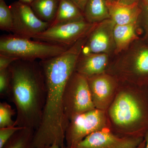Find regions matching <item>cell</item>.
<instances>
[{"mask_svg": "<svg viewBox=\"0 0 148 148\" xmlns=\"http://www.w3.org/2000/svg\"><path fill=\"white\" fill-rule=\"evenodd\" d=\"M21 128L18 126L0 128V148H2L12 135Z\"/></svg>", "mask_w": 148, "mask_h": 148, "instance_id": "603a6c76", "label": "cell"}, {"mask_svg": "<svg viewBox=\"0 0 148 148\" xmlns=\"http://www.w3.org/2000/svg\"><path fill=\"white\" fill-rule=\"evenodd\" d=\"M11 73L9 67L0 71V95L2 98L8 97L10 92Z\"/></svg>", "mask_w": 148, "mask_h": 148, "instance_id": "7402d4cb", "label": "cell"}, {"mask_svg": "<svg viewBox=\"0 0 148 148\" xmlns=\"http://www.w3.org/2000/svg\"><path fill=\"white\" fill-rule=\"evenodd\" d=\"M11 82L9 96L16 107L15 126L38 129L45 105L47 88L39 62L18 60L9 66Z\"/></svg>", "mask_w": 148, "mask_h": 148, "instance_id": "6da1fadb", "label": "cell"}, {"mask_svg": "<svg viewBox=\"0 0 148 148\" xmlns=\"http://www.w3.org/2000/svg\"><path fill=\"white\" fill-rule=\"evenodd\" d=\"M139 3L140 4H148V0H140Z\"/></svg>", "mask_w": 148, "mask_h": 148, "instance_id": "f546056e", "label": "cell"}, {"mask_svg": "<svg viewBox=\"0 0 148 148\" xmlns=\"http://www.w3.org/2000/svg\"><path fill=\"white\" fill-rule=\"evenodd\" d=\"M114 1L125 5H130L139 3V0H115Z\"/></svg>", "mask_w": 148, "mask_h": 148, "instance_id": "484cf974", "label": "cell"}, {"mask_svg": "<svg viewBox=\"0 0 148 148\" xmlns=\"http://www.w3.org/2000/svg\"><path fill=\"white\" fill-rule=\"evenodd\" d=\"M119 82L148 85V42L140 37L127 48L110 56L106 71Z\"/></svg>", "mask_w": 148, "mask_h": 148, "instance_id": "3957f363", "label": "cell"}, {"mask_svg": "<svg viewBox=\"0 0 148 148\" xmlns=\"http://www.w3.org/2000/svg\"><path fill=\"white\" fill-rule=\"evenodd\" d=\"M113 34L115 44L114 55L126 49L133 42L140 38L137 22L125 25L115 24Z\"/></svg>", "mask_w": 148, "mask_h": 148, "instance_id": "5bb4252c", "label": "cell"}, {"mask_svg": "<svg viewBox=\"0 0 148 148\" xmlns=\"http://www.w3.org/2000/svg\"><path fill=\"white\" fill-rule=\"evenodd\" d=\"M35 0H18V1H19L29 5L31 4Z\"/></svg>", "mask_w": 148, "mask_h": 148, "instance_id": "4316f807", "label": "cell"}, {"mask_svg": "<svg viewBox=\"0 0 148 148\" xmlns=\"http://www.w3.org/2000/svg\"><path fill=\"white\" fill-rule=\"evenodd\" d=\"M144 139L146 141V146L145 148H148V130L144 137Z\"/></svg>", "mask_w": 148, "mask_h": 148, "instance_id": "83f0119b", "label": "cell"}, {"mask_svg": "<svg viewBox=\"0 0 148 148\" xmlns=\"http://www.w3.org/2000/svg\"><path fill=\"white\" fill-rule=\"evenodd\" d=\"M111 19L116 25H125L137 22L141 11L139 3L130 5L116 1H107Z\"/></svg>", "mask_w": 148, "mask_h": 148, "instance_id": "4fadbf2b", "label": "cell"}, {"mask_svg": "<svg viewBox=\"0 0 148 148\" xmlns=\"http://www.w3.org/2000/svg\"><path fill=\"white\" fill-rule=\"evenodd\" d=\"M106 128L109 129L106 111L95 108L79 114L70 121L65 137L66 148H73L88 135Z\"/></svg>", "mask_w": 148, "mask_h": 148, "instance_id": "8992f818", "label": "cell"}, {"mask_svg": "<svg viewBox=\"0 0 148 148\" xmlns=\"http://www.w3.org/2000/svg\"><path fill=\"white\" fill-rule=\"evenodd\" d=\"M10 7L13 16L11 32L14 36L32 39L50 27L49 23L37 17L29 5L18 1L12 3Z\"/></svg>", "mask_w": 148, "mask_h": 148, "instance_id": "ba28073f", "label": "cell"}, {"mask_svg": "<svg viewBox=\"0 0 148 148\" xmlns=\"http://www.w3.org/2000/svg\"><path fill=\"white\" fill-rule=\"evenodd\" d=\"M16 114L15 110L6 102L0 103V128L15 126L12 117Z\"/></svg>", "mask_w": 148, "mask_h": 148, "instance_id": "ffe728a7", "label": "cell"}, {"mask_svg": "<svg viewBox=\"0 0 148 148\" xmlns=\"http://www.w3.org/2000/svg\"><path fill=\"white\" fill-rule=\"evenodd\" d=\"M115 0H107V1L109 2H113Z\"/></svg>", "mask_w": 148, "mask_h": 148, "instance_id": "1f68e13d", "label": "cell"}, {"mask_svg": "<svg viewBox=\"0 0 148 148\" xmlns=\"http://www.w3.org/2000/svg\"><path fill=\"white\" fill-rule=\"evenodd\" d=\"M13 16L10 7L4 0H0V29L11 32L13 27Z\"/></svg>", "mask_w": 148, "mask_h": 148, "instance_id": "d6986e66", "label": "cell"}, {"mask_svg": "<svg viewBox=\"0 0 148 148\" xmlns=\"http://www.w3.org/2000/svg\"><path fill=\"white\" fill-rule=\"evenodd\" d=\"M144 140L120 137L106 128L88 135L73 148H137Z\"/></svg>", "mask_w": 148, "mask_h": 148, "instance_id": "8fae6325", "label": "cell"}, {"mask_svg": "<svg viewBox=\"0 0 148 148\" xmlns=\"http://www.w3.org/2000/svg\"><path fill=\"white\" fill-rule=\"evenodd\" d=\"M69 47L50 43L24 38L13 34L0 38V54L18 60L34 61L45 60L63 53Z\"/></svg>", "mask_w": 148, "mask_h": 148, "instance_id": "277c9868", "label": "cell"}, {"mask_svg": "<svg viewBox=\"0 0 148 148\" xmlns=\"http://www.w3.org/2000/svg\"><path fill=\"white\" fill-rule=\"evenodd\" d=\"M106 113L109 129L114 134L144 138L148 130V85L119 82L115 97Z\"/></svg>", "mask_w": 148, "mask_h": 148, "instance_id": "7a4b0ae2", "label": "cell"}, {"mask_svg": "<svg viewBox=\"0 0 148 148\" xmlns=\"http://www.w3.org/2000/svg\"><path fill=\"white\" fill-rule=\"evenodd\" d=\"M97 24L84 20L49 27L32 39L70 47L90 34Z\"/></svg>", "mask_w": 148, "mask_h": 148, "instance_id": "52a82bcc", "label": "cell"}, {"mask_svg": "<svg viewBox=\"0 0 148 148\" xmlns=\"http://www.w3.org/2000/svg\"><path fill=\"white\" fill-rule=\"evenodd\" d=\"M60 1V0H35L29 5L38 18L51 25L56 16Z\"/></svg>", "mask_w": 148, "mask_h": 148, "instance_id": "e0dca14e", "label": "cell"}, {"mask_svg": "<svg viewBox=\"0 0 148 148\" xmlns=\"http://www.w3.org/2000/svg\"><path fill=\"white\" fill-rule=\"evenodd\" d=\"M17 60V58L12 56L0 54V71L8 69L11 64Z\"/></svg>", "mask_w": 148, "mask_h": 148, "instance_id": "cb8c5ba5", "label": "cell"}, {"mask_svg": "<svg viewBox=\"0 0 148 148\" xmlns=\"http://www.w3.org/2000/svg\"><path fill=\"white\" fill-rule=\"evenodd\" d=\"M35 130L22 127L7 142L2 148H31Z\"/></svg>", "mask_w": 148, "mask_h": 148, "instance_id": "ac0fdd59", "label": "cell"}, {"mask_svg": "<svg viewBox=\"0 0 148 148\" xmlns=\"http://www.w3.org/2000/svg\"><path fill=\"white\" fill-rule=\"evenodd\" d=\"M64 106L69 121L79 114L95 109L87 78L75 71L65 86Z\"/></svg>", "mask_w": 148, "mask_h": 148, "instance_id": "5b68a950", "label": "cell"}, {"mask_svg": "<svg viewBox=\"0 0 148 148\" xmlns=\"http://www.w3.org/2000/svg\"><path fill=\"white\" fill-rule=\"evenodd\" d=\"M83 12L85 7L88 0H70Z\"/></svg>", "mask_w": 148, "mask_h": 148, "instance_id": "d4e9b609", "label": "cell"}, {"mask_svg": "<svg viewBox=\"0 0 148 148\" xmlns=\"http://www.w3.org/2000/svg\"><path fill=\"white\" fill-rule=\"evenodd\" d=\"M146 146V141L145 139L142 143L137 148H145Z\"/></svg>", "mask_w": 148, "mask_h": 148, "instance_id": "f1b7e54d", "label": "cell"}, {"mask_svg": "<svg viewBox=\"0 0 148 148\" xmlns=\"http://www.w3.org/2000/svg\"><path fill=\"white\" fill-rule=\"evenodd\" d=\"M45 148H61L59 146L57 145H51L50 146H49V147H47Z\"/></svg>", "mask_w": 148, "mask_h": 148, "instance_id": "4dcf8cb0", "label": "cell"}, {"mask_svg": "<svg viewBox=\"0 0 148 148\" xmlns=\"http://www.w3.org/2000/svg\"><path fill=\"white\" fill-rule=\"evenodd\" d=\"M139 4L141 11L137 21L138 32L139 34L141 32L144 34V37L142 38L148 42V4Z\"/></svg>", "mask_w": 148, "mask_h": 148, "instance_id": "44dd1931", "label": "cell"}, {"mask_svg": "<svg viewBox=\"0 0 148 148\" xmlns=\"http://www.w3.org/2000/svg\"><path fill=\"white\" fill-rule=\"evenodd\" d=\"M110 56L106 53H81L75 71L86 78L106 72Z\"/></svg>", "mask_w": 148, "mask_h": 148, "instance_id": "7c38bea8", "label": "cell"}, {"mask_svg": "<svg viewBox=\"0 0 148 148\" xmlns=\"http://www.w3.org/2000/svg\"><path fill=\"white\" fill-rule=\"evenodd\" d=\"M115 25L111 18L98 23L88 35L81 53H106L112 56L115 51L113 34Z\"/></svg>", "mask_w": 148, "mask_h": 148, "instance_id": "30bf717a", "label": "cell"}, {"mask_svg": "<svg viewBox=\"0 0 148 148\" xmlns=\"http://www.w3.org/2000/svg\"><path fill=\"white\" fill-rule=\"evenodd\" d=\"M83 12L70 0H60L58 11L50 27L84 20Z\"/></svg>", "mask_w": 148, "mask_h": 148, "instance_id": "9a60e30c", "label": "cell"}, {"mask_svg": "<svg viewBox=\"0 0 148 148\" xmlns=\"http://www.w3.org/2000/svg\"><path fill=\"white\" fill-rule=\"evenodd\" d=\"M87 79L95 108L106 111L115 97L119 82L106 72L88 77Z\"/></svg>", "mask_w": 148, "mask_h": 148, "instance_id": "9c48e42d", "label": "cell"}, {"mask_svg": "<svg viewBox=\"0 0 148 148\" xmlns=\"http://www.w3.org/2000/svg\"><path fill=\"white\" fill-rule=\"evenodd\" d=\"M83 14L85 20L90 24H98L111 18L107 0H88Z\"/></svg>", "mask_w": 148, "mask_h": 148, "instance_id": "2e32d148", "label": "cell"}]
</instances>
